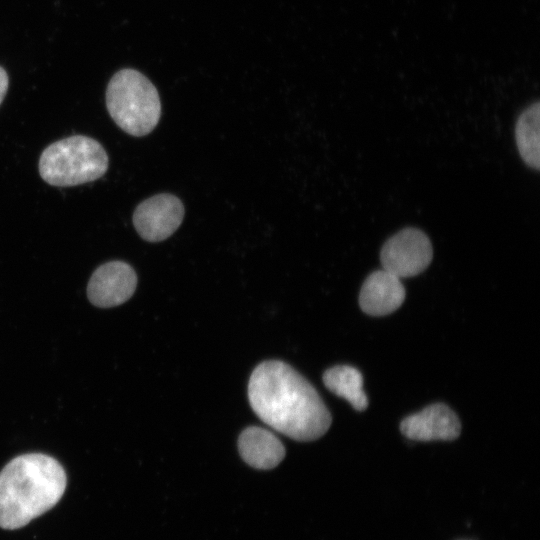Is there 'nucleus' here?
<instances>
[{"label":"nucleus","mask_w":540,"mask_h":540,"mask_svg":"<svg viewBox=\"0 0 540 540\" xmlns=\"http://www.w3.org/2000/svg\"><path fill=\"white\" fill-rule=\"evenodd\" d=\"M238 450L248 465L261 470L276 467L285 456V448L276 435L258 426L248 427L240 434Z\"/></svg>","instance_id":"nucleus-10"},{"label":"nucleus","mask_w":540,"mask_h":540,"mask_svg":"<svg viewBox=\"0 0 540 540\" xmlns=\"http://www.w3.org/2000/svg\"><path fill=\"white\" fill-rule=\"evenodd\" d=\"M8 85H9L8 75L6 71L0 66V104L5 98V95L8 90Z\"/></svg>","instance_id":"nucleus-13"},{"label":"nucleus","mask_w":540,"mask_h":540,"mask_svg":"<svg viewBox=\"0 0 540 540\" xmlns=\"http://www.w3.org/2000/svg\"><path fill=\"white\" fill-rule=\"evenodd\" d=\"M184 206L169 193L154 195L141 202L133 213V225L141 238L160 242L170 237L180 226Z\"/></svg>","instance_id":"nucleus-6"},{"label":"nucleus","mask_w":540,"mask_h":540,"mask_svg":"<svg viewBox=\"0 0 540 540\" xmlns=\"http://www.w3.org/2000/svg\"><path fill=\"white\" fill-rule=\"evenodd\" d=\"M433 247L428 236L417 228H404L382 246L380 261L383 269L398 278L423 272L431 263Z\"/></svg>","instance_id":"nucleus-5"},{"label":"nucleus","mask_w":540,"mask_h":540,"mask_svg":"<svg viewBox=\"0 0 540 540\" xmlns=\"http://www.w3.org/2000/svg\"><path fill=\"white\" fill-rule=\"evenodd\" d=\"M108 164L107 153L98 141L74 135L50 144L42 152L39 173L50 185L70 187L101 178Z\"/></svg>","instance_id":"nucleus-4"},{"label":"nucleus","mask_w":540,"mask_h":540,"mask_svg":"<svg viewBox=\"0 0 540 540\" xmlns=\"http://www.w3.org/2000/svg\"><path fill=\"white\" fill-rule=\"evenodd\" d=\"M400 429L411 440H453L459 436L461 425L448 406L437 403L405 418Z\"/></svg>","instance_id":"nucleus-8"},{"label":"nucleus","mask_w":540,"mask_h":540,"mask_svg":"<svg viewBox=\"0 0 540 540\" xmlns=\"http://www.w3.org/2000/svg\"><path fill=\"white\" fill-rule=\"evenodd\" d=\"M67 484L54 458L30 453L12 459L0 472V527L14 530L54 507Z\"/></svg>","instance_id":"nucleus-2"},{"label":"nucleus","mask_w":540,"mask_h":540,"mask_svg":"<svg viewBox=\"0 0 540 540\" xmlns=\"http://www.w3.org/2000/svg\"><path fill=\"white\" fill-rule=\"evenodd\" d=\"M405 300L400 278L386 270L372 272L364 281L360 294L361 309L372 316H383L398 309Z\"/></svg>","instance_id":"nucleus-9"},{"label":"nucleus","mask_w":540,"mask_h":540,"mask_svg":"<svg viewBox=\"0 0 540 540\" xmlns=\"http://www.w3.org/2000/svg\"><path fill=\"white\" fill-rule=\"evenodd\" d=\"M539 114L536 102L519 116L515 126V139L522 160L531 168L539 170Z\"/></svg>","instance_id":"nucleus-12"},{"label":"nucleus","mask_w":540,"mask_h":540,"mask_svg":"<svg viewBox=\"0 0 540 540\" xmlns=\"http://www.w3.org/2000/svg\"><path fill=\"white\" fill-rule=\"evenodd\" d=\"M137 286L134 269L123 261H110L99 266L87 285L89 301L100 308H110L126 302Z\"/></svg>","instance_id":"nucleus-7"},{"label":"nucleus","mask_w":540,"mask_h":540,"mask_svg":"<svg viewBox=\"0 0 540 540\" xmlns=\"http://www.w3.org/2000/svg\"><path fill=\"white\" fill-rule=\"evenodd\" d=\"M248 397L264 423L295 440H315L330 427V412L318 392L284 362L259 364L251 374Z\"/></svg>","instance_id":"nucleus-1"},{"label":"nucleus","mask_w":540,"mask_h":540,"mask_svg":"<svg viewBox=\"0 0 540 540\" xmlns=\"http://www.w3.org/2000/svg\"><path fill=\"white\" fill-rule=\"evenodd\" d=\"M106 107L113 121L127 134H149L161 116V102L152 82L134 69L115 73L106 89Z\"/></svg>","instance_id":"nucleus-3"},{"label":"nucleus","mask_w":540,"mask_h":540,"mask_svg":"<svg viewBox=\"0 0 540 540\" xmlns=\"http://www.w3.org/2000/svg\"><path fill=\"white\" fill-rule=\"evenodd\" d=\"M327 389L347 400L354 409L365 410L368 405L363 390V377L359 370L348 365H339L328 369L323 375Z\"/></svg>","instance_id":"nucleus-11"}]
</instances>
